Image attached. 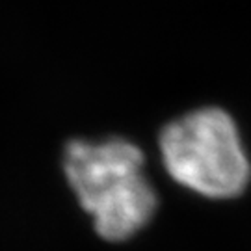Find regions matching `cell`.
I'll return each instance as SVG.
<instances>
[{
  "instance_id": "obj_2",
  "label": "cell",
  "mask_w": 251,
  "mask_h": 251,
  "mask_svg": "<svg viewBox=\"0 0 251 251\" xmlns=\"http://www.w3.org/2000/svg\"><path fill=\"white\" fill-rule=\"evenodd\" d=\"M160 152L173 179L206 198H234L250 180L236 125L218 108L196 110L170 123L160 136Z\"/></svg>"
},
{
  "instance_id": "obj_1",
  "label": "cell",
  "mask_w": 251,
  "mask_h": 251,
  "mask_svg": "<svg viewBox=\"0 0 251 251\" xmlns=\"http://www.w3.org/2000/svg\"><path fill=\"white\" fill-rule=\"evenodd\" d=\"M65 173L102 238L125 240L151 220L156 196L144 175V154L134 144L119 138L71 142L65 149Z\"/></svg>"
}]
</instances>
